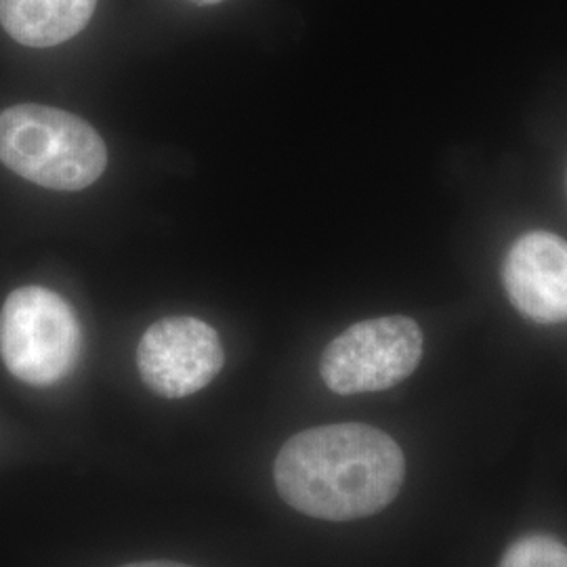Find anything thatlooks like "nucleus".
<instances>
[{
	"label": "nucleus",
	"mask_w": 567,
	"mask_h": 567,
	"mask_svg": "<svg viewBox=\"0 0 567 567\" xmlns=\"http://www.w3.org/2000/svg\"><path fill=\"white\" fill-rule=\"evenodd\" d=\"M225 364L217 330L192 316H168L143 332L137 368L150 391L179 400L210 385Z\"/></svg>",
	"instance_id": "5"
},
{
	"label": "nucleus",
	"mask_w": 567,
	"mask_h": 567,
	"mask_svg": "<svg viewBox=\"0 0 567 567\" xmlns=\"http://www.w3.org/2000/svg\"><path fill=\"white\" fill-rule=\"evenodd\" d=\"M95 7L97 0H0V23L23 47L47 49L82 32Z\"/></svg>",
	"instance_id": "7"
},
{
	"label": "nucleus",
	"mask_w": 567,
	"mask_h": 567,
	"mask_svg": "<svg viewBox=\"0 0 567 567\" xmlns=\"http://www.w3.org/2000/svg\"><path fill=\"white\" fill-rule=\"evenodd\" d=\"M0 163L55 192H81L107 166L102 135L79 116L37 103L0 114Z\"/></svg>",
	"instance_id": "2"
},
{
	"label": "nucleus",
	"mask_w": 567,
	"mask_h": 567,
	"mask_svg": "<svg viewBox=\"0 0 567 567\" xmlns=\"http://www.w3.org/2000/svg\"><path fill=\"white\" fill-rule=\"evenodd\" d=\"M508 299L540 324L567 322V243L532 231L513 244L505 261Z\"/></svg>",
	"instance_id": "6"
},
{
	"label": "nucleus",
	"mask_w": 567,
	"mask_h": 567,
	"mask_svg": "<svg viewBox=\"0 0 567 567\" xmlns=\"http://www.w3.org/2000/svg\"><path fill=\"white\" fill-rule=\"evenodd\" d=\"M405 461L385 431L360 423L316 426L284 444L274 480L284 501L326 522L370 517L400 494Z\"/></svg>",
	"instance_id": "1"
},
{
	"label": "nucleus",
	"mask_w": 567,
	"mask_h": 567,
	"mask_svg": "<svg viewBox=\"0 0 567 567\" xmlns=\"http://www.w3.org/2000/svg\"><path fill=\"white\" fill-rule=\"evenodd\" d=\"M121 567H192L183 566V564H175V561H142V564H128V566Z\"/></svg>",
	"instance_id": "9"
},
{
	"label": "nucleus",
	"mask_w": 567,
	"mask_h": 567,
	"mask_svg": "<svg viewBox=\"0 0 567 567\" xmlns=\"http://www.w3.org/2000/svg\"><path fill=\"white\" fill-rule=\"evenodd\" d=\"M501 567H567V547L545 534H529L508 547Z\"/></svg>",
	"instance_id": "8"
},
{
	"label": "nucleus",
	"mask_w": 567,
	"mask_h": 567,
	"mask_svg": "<svg viewBox=\"0 0 567 567\" xmlns=\"http://www.w3.org/2000/svg\"><path fill=\"white\" fill-rule=\"evenodd\" d=\"M192 2H196V4H219L224 0H192Z\"/></svg>",
	"instance_id": "10"
},
{
	"label": "nucleus",
	"mask_w": 567,
	"mask_h": 567,
	"mask_svg": "<svg viewBox=\"0 0 567 567\" xmlns=\"http://www.w3.org/2000/svg\"><path fill=\"white\" fill-rule=\"evenodd\" d=\"M423 358V332L405 316L347 328L322 353L320 374L339 395L372 393L402 383Z\"/></svg>",
	"instance_id": "4"
},
{
	"label": "nucleus",
	"mask_w": 567,
	"mask_h": 567,
	"mask_svg": "<svg viewBox=\"0 0 567 567\" xmlns=\"http://www.w3.org/2000/svg\"><path fill=\"white\" fill-rule=\"evenodd\" d=\"M76 311L42 286L13 290L0 311V355L7 370L32 386L63 381L81 358Z\"/></svg>",
	"instance_id": "3"
}]
</instances>
